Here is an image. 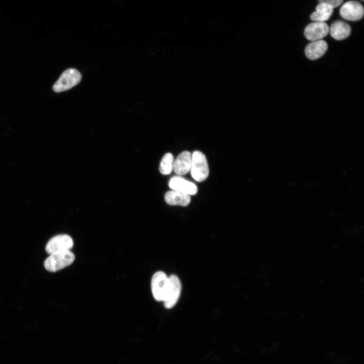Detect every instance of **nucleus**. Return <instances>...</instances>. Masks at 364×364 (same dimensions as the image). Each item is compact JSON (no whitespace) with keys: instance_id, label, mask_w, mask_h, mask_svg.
Segmentation results:
<instances>
[{"instance_id":"obj_17","label":"nucleus","mask_w":364,"mask_h":364,"mask_svg":"<svg viewBox=\"0 0 364 364\" xmlns=\"http://www.w3.org/2000/svg\"><path fill=\"white\" fill-rule=\"evenodd\" d=\"M361 1H363V0H361Z\"/></svg>"},{"instance_id":"obj_14","label":"nucleus","mask_w":364,"mask_h":364,"mask_svg":"<svg viewBox=\"0 0 364 364\" xmlns=\"http://www.w3.org/2000/svg\"><path fill=\"white\" fill-rule=\"evenodd\" d=\"M315 9L316 11L311 14L310 19L314 21L325 22L332 15L334 8L327 3H319Z\"/></svg>"},{"instance_id":"obj_16","label":"nucleus","mask_w":364,"mask_h":364,"mask_svg":"<svg viewBox=\"0 0 364 364\" xmlns=\"http://www.w3.org/2000/svg\"><path fill=\"white\" fill-rule=\"evenodd\" d=\"M319 3H325L331 5L334 8L340 6L343 0H318Z\"/></svg>"},{"instance_id":"obj_13","label":"nucleus","mask_w":364,"mask_h":364,"mask_svg":"<svg viewBox=\"0 0 364 364\" xmlns=\"http://www.w3.org/2000/svg\"><path fill=\"white\" fill-rule=\"evenodd\" d=\"M164 198L166 202L171 205L186 206L191 201L190 195L174 190L167 192Z\"/></svg>"},{"instance_id":"obj_3","label":"nucleus","mask_w":364,"mask_h":364,"mask_svg":"<svg viewBox=\"0 0 364 364\" xmlns=\"http://www.w3.org/2000/svg\"><path fill=\"white\" fill-rule=\"evenodd\" d=\"M81 79V74L77 69H67L54 84L53 89L57 93L68 90L78 84Z\"/></svg>"},{"instance_id":"obj_6","label":"nucleus","mask_w":364,"mask_h":364,"mask_svg":"<svg viewBox=\"0 0 364 364\" xmlns=\"http://www.w3.org/2000/svg\"><path fill=\"white\" fill-rule=\"evenodd\" d=\"M73 246L72 238L68 235L63 234L51 238L46 246V251L49 254L64 251L70 250Z\"/></svg>"},{"instance_id":"obj_5","label":"nucleus","mask_w":364,"mask_h":364,"mask_svg":"<svg viewBox=\"0 0 364 364\" xmlns=\"http://www.w3.org/2000/svg\"><path fill=\"white\" fill-rule=\"evenodd\" d=\"M168 283V277L163 271L155 273L151 280V290L155 299L163 301Z\"/></svg>"},{"instance_id":"obj_9","label":"nucleus","mask_w":364,"mask_h":364,"mask_svg":"<svg viewBox=\"0 0 364 364\" xmlns=\"http://www.w3.org/2000/svg\"><path fill=\"white\" fill-rule=\"evenodd\" d=\"M169 187L173 190L180 192L189 195H195L197 193L196 185L179 176H174L170 179Z\"/></svg>"},{"instance_id":"obj_4","label":"nucleus","mask_w":364,"mask_h":364,"mask_svg":"<svg viewBox=\"0 0 364 364\" xmlns=\"http://www.w3.org/2000/svg\"><path fill=\"white\" fill-rule=\"evenodd\" d=\"M181 289V284L178 277L173 275L168 277V286L163 301L166 308H170L175 305L180 296Z\"/></svg>"},{"instance_id":"obj_10","label":"nucleus","mask_w":364,"mask_h":364,"mask_svg":"<svg viewBox=\"0 0 364 364\" xmlns=\"http://www.w3.org/2000/svg\"><path fill=\"white\" fill-rule=\"evenodd\" d=\"M328 48L327 42L323 39L312 41L306 46L305 54L310 60H316L325 54Z\"/></svg>"},{"instance_id":"obj_15","label":"nucleus","mask_w":364,"mask_h":364,"mask_svg":"<svg viewBox=\"0 0 364 364\" xmlns=\"http://www.w3.org/2000/svg\"><path fill=\"white\" fill-rule=\"evenodd\" d=\"M173 157L172 154L168 153L163 157L159 166V170L163 174H169L173 170Z\"/></svg>"},{"instance_id":"obj_12","label":"nucleus","mask_w":364,"mask_h":364,"mask_svg":"<svg viewBox=\"0 0 364 364\" xmlns=\"http://www.w3.org/2000/svg\"><path fill=\"white\" fill-rule=\"evenodd\" d=\"M350 25L343 21L334 22L329 28L331 35L335 39L341 40L347 38L351 33Z\"/></svg>"},{"instance_id":"obj_8","label":"nucleus","mask_w":364,"mask_h":364,"mask_svg":"<svg viewBox=\"0 0 364 364\" xmlns=\"http://www.w3.org/2000/svg\"><path fill=\"white\" fill-rule=\"evenodd\" d=\"M329 32V27L325 22L315 21L309 24L305 28L304 34L309 40L322 39Z\"/></svg>"},{"instance_id":"obj_2","label":"nucleus","mask_w":364,"mask_h":364,"mask_svg":"<svg viewBox=\"0 0 364 364\" xmlns=\"http://www.w3.org/2000/svg\"><path fill=\"white\" fill-rule=\"evenodd\" d=\"M191 172L193 178L197 181L204 180L209 174V167L205 156L195 151L192 155Z\"/></svg>"},{"instance_id":"obj_1","label":"nucleus","mask_w":364,"mask_h":364,"mask_svg":"<svg viewBox=\"0 0 364 364\" xmlns=\"http://www.w3.org/2000/svg\"><path fill=\"white\" fill-rule=\"evenodd\" d=\"M75 255L70 250L50 254L44 262L45 268L51 272H56L71 264Z\"/></svg>"},{"instance_id":"obj_11","label":"nucleus","mask_w":364,"mask_h":364,"mask_svg":"<svg viewBox=\"0 0 364 364\" xmlns=\"http://www.w3.org/2000/svg\"><path fill=\"white\" fill-rule=\"evenodd\" d=\"M191 161V154L188 151H184L173 161V170L178 175L187 174L190 170Z\"/></svg>"},{"instance_id":"obj_7","label":"nucleus","mask_w":364,"mask_h":364,"mask_svg":"<svg viewBox=\"0 0 364 364\" xmlns=\"http://www.w3.org/2000/svg\"><path fill=\"white\" fill-rule=\"evenodd\" d=\"M340 14L344 19L349 21H357L363 16L362 5L358 2L350 1L345 3L340 9Z\"/></svg>"}]
</instances>
